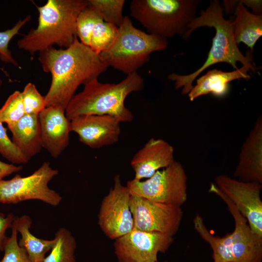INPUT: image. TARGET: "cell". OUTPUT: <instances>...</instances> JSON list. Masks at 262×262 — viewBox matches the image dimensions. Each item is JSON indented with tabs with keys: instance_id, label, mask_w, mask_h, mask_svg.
<instances>
[{
	"instance_id": "cell-1",
	"label": "cell",
	"mask_w": 262,
	"mask_h": 262,
	"mask_svg": "<svg viewBox=\"0 0 262 262\" xmlns=\"http://www.w3.org/2000/svg\"><path fill=\"white\" fill-rule=\"evenodd\" d=\"M39 53L43 71L51 76L45 96L46 107L58 106L66 110L81 85L98 79L109 67L99 55L81 43L77 37L66 48L51 47Z\"/></svg>"
},
{
	"instance_id": "cell-2",
	"label": "cell",
	"mask_w": 262,
	"mask_h": 262,
	"mask_svg": "<svg viewBox=\"0 0 262 262\" xmlns=\"http://www.w3.org/2000/svg\"><path fill=\"white\" fill-rule=\"evenodd\" d=\"M223 5L217 0H211L208 8L201 12L198 17H196L187 26V32L183 38L187 39L194 30L201 27L213 28L215 30L212 47L207 59L202 66L194 72L186 75L174 73L169 75L168 79L175 82V88H181L183 94H188L193 87V83L206 69L220 63H226L237 69V63L249 70L256 72L257 68L253 62L252 55L247 53L244 55L236 43L233 32L232 21L224 17Z\"/></svg>"
},
{
	"instance_id": "cell-3",
	"label": "cell",
	"mask_w": 262,
	"mask_h": 262,
	"mask_svg": "<svg viewBox=\"0 0 262 262\" xmlns=\"http://www.w3.org/2000/svg\"><path fill=\"white\" fill-rule=\"evenodd\" d=\"M88 5V0H48L44 5H35L37 26L18 40L17 47L32 55L54 45L68 47L77 37L78 16Z\"/></svg>"
},
{
	"instance_id": "cell-4",
	"label": "cell",
	"mask_w": 262,
	"mask_h": 262,
	"mask_svg": "<svg viewBox=\"0 0 262 262\" xmlns=\"http://www.w3.org/2000/svg\"><path fill=\"white\" fill-rule=\"evenodd\" d=\"M144 87V80L137 72L128 75L117 83H103L94 79L71 98L66 109V115L70 120L81 115H109L121 123L130 122L133 115L125 106V99L130 94L140 91Z\"/></svg>"
},
{
	"instance_id": "cell-5",
	"label": "cell",
	"mask_w": 262,
	"mask_h": 262,
	"mask_svg": "<svg viewBox=\"0 0 262 262\" xmlns=\"http://www.w3.org/2000/svg\"><path fill=\"white\" fill-rule=\"evenodd\" d=\"M167 46V38L136 28L125 16L115 40L99 56L108 67L128 75L137 72L147 63L152 53L163 50Z\"/></svg>"
},
{
	"instance_id": "cell-6",
	"label": "cell",
	"mask_w": 262,
	"mask_h": 262,
	"mask_svg": "<svg viewBox=\"0 0 262 262\" xmlns=\"http://www.w3.org/2000/svg\"><path fill=\"white\" fill-rule=\"evenodd\" d=\"M199 0H132L130 15L149 34L165 38L183 37L196 17Z\"/></svg>"
},
{
	"instance_id": "cell-7",
	"label": "cell",
	"mask_w": 262,
	"mask_h": 262,
	"mask_svg": "<svg viewBox=\"0 0 262 262\" xmlns=\"http://www.w3.org/2000/svg\"><path fill=\"white\" fill-rule=\"evenodd\" d=\"M131 194L149 200L181 207L187 199V176L182 165L175 162L147 179L127 181Z\"/></svg>"
},
{
	"instance_id": "cell-8",
	"label": "cell",
	"mask_w": 262,
	"mask_h": 262,
	"mask_svg": "<svg viewBox=\"0 0 262 262\" xmlns=\"http://www.w3.org/2000/svg\"><path fill=\"white\" fill-rule=\"evenodd\" d=\"M58 174L57 169L52 168L49 162H44L28 176L16 174L10 180H0V203L16 204L29 200H39L51 206H58L62 197L48 185Z\"/></svg>"
},
{
	"instance_id": "cell-9",
	"label": "cell",
	"mask_w": 262,
	"mask_h": 262,
	"mask_svg": "<svg viewBox=\"0 0 262 262\" xmlns=\"http://www.w3.org/2000/svg\"><path fill=\"white\" fill-rule=\"evenodd\" d=\"M131 196L128 187L122 184L120 175H116L114 186L102 199L98 213V225L111 239L115 240L134 228Z\"/></svg>"
},
{
	"instance_id": "cell-10",
	"label": "cell",
	"mask_w": 262,
	"mask_h": 262,
	"mask_svg": "<svg viewBox=\"0 0 262 262\" xmlns=\"http://www.w3.org/2000/svg\"><path fill=\"white\" fill-rule=\"evenodd\" d=\"M214 184L245 217L253 231L262 238V184L241 181L225 174L216 176Z\"/></svg>"
},
{
	"instance_id": "cell-11",
	"label": "cell",
	"mask_w": 262,
	"mask_h": 262,
	"mask_svg": "<svg viewBox=\"0 0 262 262\" xmlns=\"http://www.w3.org/2000/svg\"><path fill=\"white\" fill-rule=\"evenodd\" d=\"M174 236L133 228L115 240L118 262H156L159 253H164L174 242Z\"/></svg>"
},
{
	"instance_id": "cell-12",
	"label": "cell",
	"mask_w": 262,
	"mask_h": 262,
	"mask_svg": "<svg viewBox=\"0 0 262 262\" xmlns=\"http://www.w3.org/2000/svg\"><path fill=\"white\" fill-rule=\"evenodd\" d=\"M130 209L134 228L174 236L183 218L181 207L159 203L131 194Z\"/></svg>"
},
{
	"instance_id": "cell-13",
	"label": "cell",
	"mask_w": 262,
	"mask_h": 262,
	"mask_svg": "<svg viewBox=\"0 0 262 262\" xmlns=\"http://www.w3.org/2000/svg\"><path fill=\"white\" fill-rule=\"evenodd\" d=\"M209 191L224 201L234 219V229L230 233L232 262H253L262 260V238L253 231L246 219L214 183L211 184Z\"/></svg>"
},
{
	"instance_id": "cell-14",
	"label": "cell",
	"mask_w": 262,
	"mask_h": 262,
	"mask_svg": "<svg viewBox=\"0 0 262 262\" xmlns=\"http://www.w3.org/2000/svg\"><path fill=\"white\" fill-rule=\"evenodd\" d=\"M70 122L71 131L78 134L79 141L93 148L116 143L121 133V122L109 115H81Z\"/></svg>"
},
{
	"instance_id": "cell-15",
	"label": "cell",
	"mask_w": 262,
	"mask_h": 262,
	"mask_svg": "<svg viewBox=\"0 0 262 262\" xmlns=\"http://www.w3.org/2000/svg\"><path fill=\"white\" fill-rule=\"evenodd\" d=\"M38 117L42 147L56 158L68 146L72 131L70 120L65 110L58 106L46 107Z\"/></svg>"
},
{
	"instance_id": "cell-16",
	"label": "cell",
	"mask_w": 262,
	"mask_h": 262,
	"mask_svg": "<svg viewBox=\"0 0 262 262\" xmlns=\"http://www.w3.org/2000/svg\"><path fill=\"white\" fill-rule=\"evenodd\" d=\"M175 161L173 147L162 139L152 138L131 160V165L135 174L133 179L141 180L149 178Z\"/></svg>"
},
{
	"instance_id": "cell-17",
	"label": "cell",
	"mask_w": 262,
	"mask_h": 262,
	"mask_svg": "<svg viewBox=\"0 0 262 262\" xmlns=\"http://www.w3.org/2000/svg\"><path fill=\"white\" fill-rule=\"evenodd\" d=\"M241 181L262 184V118L260 115L244 142L233 173Z\"/></svg>"
},
{
	"instance_id": "cell-18",
	"label": "cell",
	"mask_w": 262,
	"mask_h": 262,
	"mask_svg": "<svg viewBox=\"0 0 262 262\" xmlns=\"http://www.w3.org/2000/svg\"><path fill=\"white\" fill-rule=\"evenodd\" d=\"M249 71L245 66L230 72L216 69L209 70L196 80V84L187 94L189 99L193 101L200 96L209 94L218 97L225 96L229 91V82L240 79H249Z\"/></svg>"
},
{
	"instance_id": "cell-19",
	"label": "cell",
	"mask_w": 262,
	"mask_h": 262,
	"mask_svg": "<svg viewBox=\"0 0 262 262\" xmlns=\"http://www.w3.org/2000/svg\"><path fill=\"white\" fill-rule=\"evenodd\" d=\"M7 127L12 132V141L29 161L40 152L42 146L38 115L25 114Z\"/></svg>"
},
{
	"instance_id": "cell-20",
	"label": "cell",
	"mask_w": 262,
	"mask_h": 262,
	"mask_svg": "<svg viewBox=\"0 0 262 262\" xmlns=\"http://www.w3.org/2000/svg\"><path fill=\"white\" fill-rule=\"evenodd\" d=\"M239 1L234 10L235 18L232 21L234 38L237 45L243 43L252 51L262 36V15L250 12Z\"/></svg>"
},
{
	"instance_id": "cell-21",
	"label": "cell",
	"mask_w": 262,
	"mask_h": 262,
	"mask_svg": "<svg viewBox=\"0 0 262 262\" xmlns=\"http://www.w3.org/2000/svg\"><path fill=\"white\" fill-rule=\"evenodd\" d=\"M32 220L30 216L24 214L15 217L13 225L21 235L18 245L26 251L32 262H43L46 255L53 246L55 240L40 239L30 231Z\"/></svg>"
},
{
	"instance_id": "cell-22",
	"label": "cell",
	"mask_w": 262,
	"mask_h": 262,
	"mask_svg": "<svg viewBox=\"0 0 262 262\" xmlns=\"http://www.w3.org/2000/svg\"><path fill=\"white\" fill-rule=\"evenodd\" d=\"M193 224L196 231L212 249L213 262H232L230 233L222 237L214 235L209 230L199 214L194 217Z\"/></svg>"
},
{
	"instance_id": "cell-23",
	"label": "cell",
	"mask_w": 262,
	"mask_h": 262,
	"mask_svg": "<svg viewBox=\"0 0 262 262\" xmlns=\"http://www.w3.org/2000/svg\"><path fill=\"white\" fill-rule=\"evenodd\" d=\"M55 244L43 262H76V239L69 230L62 227L56 232Z\"/></svg>"
},
{
	"instance_id": "cell-24",
	"label": "cell",
	"mask_w": 262,
	"mask_h": 262,
	"mask_svg": "<svg viewBox=\"0 0 262 262\" xmlns=\"http://www.w3.org/2000/svg\"><path fill=\"white\" fill-rule=\"evenodd\" d=\"M118 30L117 26L100 19L93 29L89 48L99 55L112 44L117 34Z\"/></svg>"
},
{
	"instance_id": "cell-25",
	"label": "cell",
	"mask_w": 262,
	"mask_h": 262,
	"mask_svg": "<svg viewBox=\"0 0 262 262\" xmlns=\"http://www.w3.org/2000/svg\"><path fill=\"white\" fill-rule=\"evenodd\" d=\"M89 6L94 9L105 22L119 27L124 16L125 0H88Z\"/></svg>"
},
{
	"instance_id": "cell-26",
	"label": "cell",
	"mask_w": 262,
	"mask_h": 262,
	"mask_svg": "<svg viewBox=\"0 0 262 262\" xmlns=\"http://www.w3.org/2000/svg\"><path fill=\"white\" fill-rule=\"evenodd\" d=\"M101 19L97 12L89 5L80 13L76 21V33L81 43L89 47L93 29Z\"/></svg>"
},
{
	"instance_id": "cell-27",
	"label": "cell",
	"mask_w": 262,
	"mask_h": 262,
	"mask_svg": "<svg viewBox=\"0 0 262 262\" xmlns=\"http://www.w3.org/2000/svg\"><path fill=\"white\" fill-rule=\"evenodd\" d=\"M25 115L21 92L11 94L0 109V121L7 125L18 121Z\"/></svg>"
},
{
	"instance_id": "cell-28",
	"label": "cell",
	"mask_w": 262,
	"mask_h": 262,
	"mask_svg": "<svg viewBox=\"0 0 262 262\" xmlns=\"http://www.w3.org/2000/svg\"><path fill=\"white\" fill-rule=\"evenodd\" d=\"M31 19L30 15L19 20L14 26L4 31H0V60L5 63L19 66L18 63L13 57L9 44L13 38L19 33L20 29Z\"/></svg>"
},
{
	"instance_id": "cell-29",
	"label": "cell",
	"mask_w": 262,
	"mask_h": 262,
	"mask_svg": "<svg viewBox=\"0 0 262 262\" xmlns=\"http://www.w3.org/2000/svg\"><path fill=\"white\" fill-rule=\"evenodd\" d=\"M21 93L25 114L38 115L46 107L45 96L34 84L28 83Z\"/></svg>"
},
{
	"instance_id": "cell-30",
	"label": "cell",
	"mask_w": 262,
	"mask_h": 262,
	"mask_svg": "<svg viewBox=\"0 0 262 262\" xmlns=\"http://www.w3.org/2000/svg\"><path fill=\"white\" fill-rule=\"evenodd\" d=\"M11 229V234L5 242L4 255L0 262H32L25 249L18 245L17 231L13 225Z\"/></svg>"
},
{
	"instance_id": "cell-31",
	"label": "cell",
	"mask_w": 262,
	"mask_h": 262,
	"mask_svg": "<svg viewBox=\"0 0 262 262\" xmlns=\"http://www.w3.org/2000/svg\"><path fill=\"white\" fill-rule=\"evenodd\" d=\"M0 154L12 164H24L29 161L9 138L6 129L0 121Z\"/></svg>"
},
{
	"instance_id": "cell-32",
	"label": "cell",
	"mask_w": 262,
	"mask_h": 262,
	"mask_svg": "<svg viewBox=\"0 0 262 262\" xmlns=\"http://www.w3.org/2000/svg\"><path fill=\"white\" fill-rule=\"evenodd\" d=\"M15 216L12 213H9L5 215L2 213H0V251H3L5 242L7 238L6 235V231L12 228Z\"/></svg>"
},
{
	"instance_id": "cell-33",
	"label": "cell",
	"mask_w": 262,
	"mask_h": 262,
	"mask_svg": "<svg viewBox=\"0 0 262 262\" xmlns=\"http://www.w3.org/2000/svg\"><path fill=\"white\" fill-rule=\"evenodd\" d=\"M21 165H16L12 164H8L0 160V180L11 174L18 172L22 170Z\"/></svg>"
},
{
	"instance_id": "cell-34",
	"label": "cell",
	"mask_w": 262,
	"mask_h": 262,
	"mask_svg": "<svg viewBox=\"0 0 262 262\" xmlns=\"http://www.w3.org/2000/svg\"><path fill=\"white\" fill-rule=\"evenodd\" d=\"M245 7L251 9L256 15H262V0H240Z\"/></svg>"
},
{
	"instance_id": "cell-35",
	"label": "cell",
	"mask_w": 262,
	"mask_h": 262,
	"mask_svg": "<svg viewBox=\"0 0 262 262\" xmlns=\"http://www.w3.org/2000/svg\"><path fill=\"white\" fill-rule=\"evenodd\" d=\"M238 3L237 0H224L223 5V10L226 14H229L235 10Z\"/></svg>"
},
{
	"instance_id": "cell-36",
	"label": "cell",
	"mask_w": 262,
	"mask_h": 262,
	"mask_svg": "<svg viewBox=\"0 0 262 262\" xmlns=\"http://www.w3.org/2000/svg\"><path fill=\"white\" fill-rule=\"evenodd\" d=\"M2 84V81L1 79L0 78V87L1 86Z\"/></svg>"
},
{
	"instance_id": "cell-37",
	"label": "cell",
	"mask_w": 262,
	"mask_h": 262,
	"mask_svg": "<svg viewBox=\"0 0 262 262\" xmlns=\"http://www.w3.org/2000/svg\"><path fill=\"white\" fill-rule=\"evenodd\" d=\"M253 262H262V260L255 261H254Z\"/></svg>"
},
{
	"instance_id": "cell-38",
	"label": "cell",
	"mask_w": 262,
	"mask_h": 262,
	"mask_svg": "<svg viewBox=\"0 0 262 262\" xmlns=\"http://www.w3.org/2000/svg\"><path fill=\"white\" fill-rule=\"evenodd\" d=\"M164 262H170L165 261H164Z\"/></svg>"
}]
</instances>
